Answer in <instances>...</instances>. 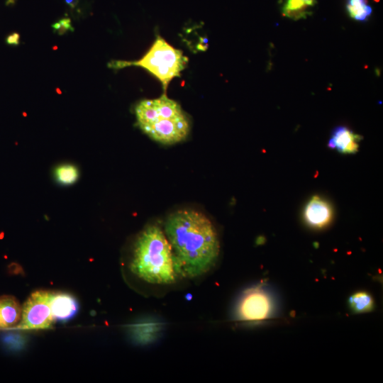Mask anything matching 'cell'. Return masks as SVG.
I'll return each mask as SVG.
<instances>
[{
	"label": "cell",
	"instance_id": "6da1fadb",
	"mask_svg": "<svg viewBox=\"0 0 383 383\" xmlns=\"http://www.w3.org/2000/svg\"><path fill=\"white\" fill-rule=\"evenodd\" d=\"M165 231L177 273L194 278L214 265L220 244L213 225L204 214L192 209L178 210L167 218Z\"/></svg>",
	"mask_w": 383,
	"mask_h": 383
},
{
	"label": "cell",
	"instance_id": "52a82bcc",
	"mask_svg": "<svg viewBox=\"0 0 383 383\" xmlns=\"http://www.w3.org/2000/svg\"><path fill=\"white\" fill-rule=\"evenodd\" d=\"M303 216L309 226L320 229L331 222L333 211L331 205L325 199L316 195L312 196L307 202Z\"/></svg>",
	"mask_w": 383,
	"mask_h": 383
},
{
	"label": "cell",
	"instance_id": "7c38bea8",
	"mask_svg": "<svg viewBox=\"0 0 383 383\" xmlns=\"http://www.w3.org/2000/svg\"><path fill=\"white\" fill-rule=\"evenodd\" d=\"M311 7L304 0H286L282 8L284 16L293 20L306 18L311 13Z\"/></svg>",
	"mask_w": 383,
	"mask_h": 383
},
{
	"label": "cell",
	"instance_id": "5b68a950",
	"mask_svg": "<svg viewBox=\"0 0 383 383\" xmlns=\"http://www.w3.org/2000/svg\"><path fill=\"white\" fill-rule=\"evenodd\" d=\"M52 292L38 290L33 292L22 308L17 328L26 330L48 329L55 322L50 309Z\"/></svg>",
	"mask_w": 383,
	"mask_h": 383
},
{
	"label": "cell",
	"instance_id": "8992f818",
	"mask_svg": "<svg viewBox=\"0 0 383 383\" xmlns=\"http://www.w3.org/2000/svg\"><path fill=\"white\" fill-rule=\"evenodd\" d=\"M274 311L272 296L262 287L245 291L237 306V316L243 321L258 323L270 317Z\"/></svg>",
	"mask_w": 383,
	"mask_h": 383
},
{
	"label": "cell",
	"instance_id": "7a4b0ae2",
	"mask_svg": "<svg viewBox=\"0 0 383 383\" xmlns=\"http://www.w3.org/2000/svg\"><path fill=\"white\" fill-rule=\"evenodd\" d=\"M131 270L149 283L167 284L175 282L177 272L171 245L159 226H147L137 238Z\"/></svg>",
	"mask_w": 383,
	"mask_h": 383
},
{
	"label": "cell",
	"instance_id": "8fae6325",
	"mask_svg": "<svg viewBox=\"0 0 383 383\" xmlns=\"http://www.w3.org/2000/svg\"><path fill=\"white\" fill-rule=\"evenodd\" d=\"M348 304L351 311L357 313L370 312L374 308L372 296L365 291L353 294L348 299Z\"/></svg>",
	"mask_w": 383,
	"mask_h": 383
},
{
	"label": "cell",
	"instance_id": "9a60e30c",
	"mask_svg": "<svg viewBox=\"0 0 383 383\" xmlns=\"http://www.w3.org/2000/svg\"><path fill=\"white\" fill-rule=\"evenodd\" d=\"M52 28L54 31L58 35H64L67 31H72L74 30L72 26L71 20L67 18L59 20L52 25Z\"/></svg>",
	"mask_w": 383,
	"mask_h": 383
},
{
	"label": "cell",
	"instance_id": "2e32d148",
	"mask_svg": "<svg viewBox=\"0 0 383 383\" xmlns=\"http://www.w3.org/2000/svg\"><path fill=\"white\" fill-rule=\"evenodd\" d=\"M19 40V35L16 33H13L8 38V42L9 43L18 44Z\"/></svg>",
	"mask_w": 383,
	"mask_h": 383
},
{
	"label": "cell",
	"instance_id": "3957f363",
	"mask_svg": "<svg viewBox=\"0 0 383 383\" xmlns=\"http://www.w3.org/2000/svg\"><path fill=\"white\" fill-rule=\"evenodd\" d=\"M135 114L139 128L162 144L179 143L189 135L190 123L187 113L165 92L158 98L139 101Z\"/></svg>",
	"mask_w": 383,
	"mask_h": 383
},
{
	"label": "cell",
	"instance_id": "ba28073f",
	"mask_svg": "<svg viewBox=\"0 0 383 383\" xmlns=\"http://www.w3.org/2000/svg\"><path fill=\"white\" fill-rule=\"evenodd\" d=\"M362 137L345 126H338L332 132L328 146L342 154H354L358 151Z\"/></svg>",
	"mask_w": 383,
	"mask_h": 383
},
{
	"label": "cell",
	"instance_id": "5bb4252c",
	"mask_svg": "<svg viewBox=\"0 0 383 383\" xmlns=\"http://www.w3.org/2000/svg\"><path fill=\"white\" fill-rule=\"evenodd\" d=\"M54 175L60 184L70 185L78 179L79 170L74 165L63 164L55 169Z\"/></svg>",
	"mask_w": 383,
	"mask_h": 383
},
{
	"label": "cell",
	"instance_id": "ac0fdd59",
	"mask_svg": "<svg viewBox=\"0 0 383 383\" xmlns=\"http://www.w3.org/2000/svg\"><path fill=\"white\" fill-rule=\"evenodd\" d=\"M304 1H306L307 5L310 7H313L316 4V0H304Z\"/></svg>",
	"mask_w": 383,
	"mask_h": 383
},
{
	"label": "cell",
	"instance_id": "277c9868",
	"mask_svg": "<svg viewBox=\"0 0 383 383\" xmlns=\"http://www.w3.org/2000/svg\"><path fill=\"white\" fill-rule=\"evenodd\" d=\"M188 57L160 35H157L145 55L135 61L112 60L108 65L115 70L135 66L146 70L162 84L165 92L170 83L187 67Z\"/></svg>",
	"mask_w": 383,
	"mask_h": 383
},
{
	"label": "cell",
	"instance_id": "9c48e42d",
	"mask_svg": "<svg viewBox=\"0 0 383 383\" xmlns=\"http://www.w3.org/2000/svg\"><path fill=\"white\" fill-rule=\"evenodd\" d=\"M50 304L55 321L71 319L77 314L79 309L77 299L67 293L52 292Z\"/></svg>",
	"mask_w": 383,
	"mask_h": 383
},
{
	"label": "cell",
	"instance_id": "4fadbf2b",
	"mask_svg": "<svg viewBox=\"0 0 383 383\" xmlns=\"http://www.w3.org/2000/svg\"><path fill=\"white\" fill-rule=\"evenodd\" d=\"M346 9L350 17L358 21L367 20L372 11L367 0H347Z\"/></svg>",
	"mask_w": 383,
	"mask_h": 383
},
{
	"label": "cell",
	"instance_id": "30bf717a",
	"mask_svg": "<svg viewBox=\"0 0 383 383\" xmlns=\"http://www.w3.org/2000/svg\"><path fill=\"white\" fill-rule=\"evenodd\" d=\"M22 308L12 296H0V328H11L20 322Z\"/></svg>",
	"mask_w": 383,
	"mask_h": 383
},
{
	"label": "cell",
	"instance_id": "e0dca14e",
	"mask_svg": "<svg viewBox=\"0 0 383 383\" xmlns=\"http://www.w3.org/2000/svg\"><path fill=\"white\" fill-rule=\"evenodd\" d=\"M65 3L71 8H75L79 2V0H65Z\"/></svg>",
	"mask_w": 383,
	"mask_h": 383
}]
</instances>
